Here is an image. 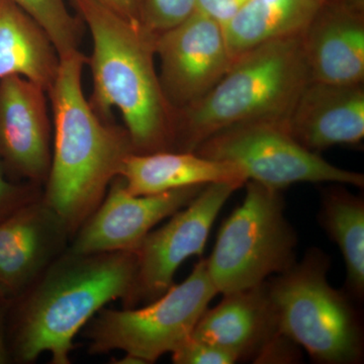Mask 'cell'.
<instances>
[{
  "instance_id": "obj_19",
  "label": "cell",
  "mask_w": 364,
  "mask_h": 364,
  "mask_svg": "<svg viewBox=\"0 0 364 364\" xmlns=\"http://www.w3.org/2000/svg\"><path fill=\"white\" fill-rule=\"evenodd\" d=\"M320 9L316 0H248L222 25L232 57L303 35Z\"/></svg>"
},
{
  "instance_id": "obj_10",
  "label": "cell",
  "mask_w": 364,
  "mask_h": 364,
  "mask_svg": "<svg viewBox=\"0 0 364 364\" xmlns=\"http://www.w3.org/2000/svg\"><path fill=\"white\" fill-rule=\"evenodd\" d=\"M163 92L176 111L214 88L233 63L223 26L200 11L156 36Z\"/></svg>"
},
{
  "instance_id": "obj_22",
  "label": "cell",
  "mask_w": 364,
  "mask_h": 364,
  "mask_svg": "<svg viewBox=\"0 0 364 364\" xmlns=\"http://www.w3.org/2000/svg\"><path fill=\"white\" fill-rule=\"evenodd\" d=\"M196 6L198 0H141V23L158 36L188 20Z\"/></svg>"
},
{
  "instance_id": "obj_30",
  "label": "cell",
  "mask_w": 364,
  "mask_h": 364,
  "mask_svg": "<svg viewBox=\"0 0 364 364\" xmlns=\"http://www.w3.org/2000/svg\"><path fill=\"white\" fill-rule=\"evenodd\" d=\"M321 6H327V4H333V2L337 1V0H316Z\"/></svg>"
},
{
  "instance_id": "obj_12",
  "label": "cell",
  "mask_w": 364,
  "mask_h": 364,
  "mask_svg": "<svg viewBox=\"0 0 364 364\" xmlns=\"http://www.w3.org/2000/svg\"><path fill=\"white\" fill-rule=\"evenodd\" d=\"M47 91L21 76L0 80V165L9 178L44 188L52 160Z\"/></svg>"
},
{
  "instance_id": "obj_14",
  "label": "cell",
  "mask_w": 364,
  "mask_h": 364,
  "mask_svg": "<svg viewBox=\"0 0 364 364\" xmlns=\"http://www.w3.org/2000/svg\"><path fill=\"white\" fill-rule=\"evenodd\" d=\"M294 140L311 152L356 145L364 138L363 85L311 80L284 123Z\"/></svg>"
},
{
  "instance_id": "obj_8",
  "label": "cell",
  "mask_w": 364,
  "mask_h": 364,
  "mask_svg": "<svg viewBox=\"0 0 364 364\" xmlns=\"http://www.w3.org/2000/svg\"><path fill=\"white\" fill-rule=\"evenodd\" d=\"M210 159L239 165L248 179L282 191L301 182H334L363 188L364 176L339 168L317 153L306 150L287 132L284 123L256 122L225 129L195 151Z\"/></svg>"
},
{
  "instance_id": "obj_27",
  "label": "cell",
  "mask_w": 364,
  "mask_h": 364,
  "mask_svg": "<svg viewBox=\"0 0 364 364\" xmlns=\"http://www.w3.org/2000/svg\"><path fill=\"white\" fill-rule=\"evenodd\" d=\"M112 11L135 23H141V0H98Z\"/></svg>"
},
{
  "instance_id": "obj_6",
  "label": "cell",
  "mask_w": 364,
  "mask_h": 364,
  "mask_svg": "<svg viewBox=\"0 0 364 364\" xmlns=\"http://www.w3.org/2000/svg\"><path fill=\"white\" fill-rule=\"evenodd\" d=\"M243 203L227 218L207 265L218 293L263 284L296 263V232L284 215L280 191L246 182Z\"/></svg>"
},
{
  "instance_id": "obj_3",
  "label": "cell",
  "mask_w": 364,
  "mask_h": 364,
  "mask_svg": "<svg viewBox=\"0 0 364 364\" xmlns=\"http://www.w3.org/2000/svg\"><path fill=\"white\" fill-rule=\"evenodd\" d=\"M72 2L92 38L87 64L93 111L109 121L112 109H119L135 154L171 151L177 111L165 97L155 68L156 36L98 0Z\"/></svg>"
},
{
  "instance_id": "obj_21",
  "label": "cell",
  "mask_w": 364,
  "mask_h": 364,
  "mask_svg": "<svg viewBox=\"0 0 364 364\" xmlns=\"http://www.w3.org/2000/svg\"><path fill=\"white\" fill-rule=\"evenodd\" d=\"M37 21L51 39L59 57L78 51L82 21L74 18L64 0H13Z\"/></svg>"
},
{
  "instance_id": "obj_2",
  "label": "cell",
  "mask_w": 364,
  "mask_h": 364,
  "mask_svg": "<svg viewBox=\"0 0 364 364\" xmlns=\"http://www.w3.org/2000/svg\"><path fill=\"white\" fill-rule=\"evenodd\" d=\"M87 57L75 51L60 58L47 95L53 112L52 160L43 198L72 237L104 200L124 160L135 154L123 127L102 119L86 100L82 72Z\"/></svg>"
},
{
  "instance_id": "obj_15",
  "label": "cell",
  "mask_w": 364,
  "mask_h": 364,
  "mask_svg": "<svg viewBox=\"0 0 364 364\" xmlns=\"http://www.w3.org/2000/svg\"><path fill=\"white\" fill-rule=\"evenodd\" d=\"M311 80L364 82V9L342 1L321 6L301 35Z\"/></svg>"
},
{
  "instance_id": "obj_1",
  "label": "cell",
  "mask_w": 364,
  "mask_h": 364,
  "mask_svg": "<svg viewBox=\"0 0 364 364\" xmlns=\"http://www.w3.org/2000/svg\"><path fill=\"white\" fill-rule=\"evenodd\" d=\"M135 252L79 254L64 251L32 286L11 301L6 339L11 363L69 364L73 340L109 301L130 293Z\"/></svg>"
},
{
  "instance_id": "obj_28",
  "label": "cell",
  "mask_w": 364,
  "mask_h": 364,
  "mask_svg": "<svg viewBox=\"0 0 364 364\" xmlns=\"http://www.w3.org/2000/svg\"><path fill=\"white\" fill-rule=\"evenodd\" d=\"M11 301L0 296V364L11 363L7 348L6 325Z\"/></svg>"
},
{
  "instance_id": "obj_25",
  "label": "cell",
  "mask_w": 364,
  "mask_h": 364,
  "mask_svg": "<svg viewBox=\"0 0 364 364\" xmlns=\"http://www.w3.org/2000/svg\"><path fill=\"white\" fill-rule=\"evenodd\" d=\"M298 345L282 332L275 333L256 353L257 363H291L298 359Z\"/></svg>"
},
{
  "instance_id": "obj_20",
  "label": "cell",
  "mask_w": 364,
  "mask_h": 364,
  "mask_svg": "<svg viewBox=\"0 0 364 364\" xmlns=\"http://www.w3.org/2000/svg\"><path fill=\"white\" fill-rule=\"evenodd\" d=\"M321 222L338 245L345 261L347 286L358 299L364 294V203L343 188L328 189Z\"/></svg>"
},
{
  "instance_id": "obj_24",
  "label": "cell",
  "mask_w": 364,
  "mask_h": 364,
  "mask_svg": "<svg viewBox=\"0 0 364 364\" xmlns=\"http://www.w3.org/2000/svg\"><path fill=\"white\" fill-rule=\"evenodd\" d=\"M171 354L176 364H233L239 360L231 352L193 337Z\"/></svg>"
},
{
  "instance_id": "obj_17",
  "label": "cell",
  "mask_w": 364,
  "mask_h": 364,
  "mask_svg": "<svg viewBox=\"0 0 364 364\" xmlns=\"http://www.w3.org/2000/svg\"><path fill=\"white\" fill-rule=\"evenodd\" d=\"M132 195L149 196L188 186L228 183L245 186V170L235 163L210 159L196 152L159 151L132 154L119 176Z\"/></svg>"
},
{
  "instance_id": "obj_7",
  "label": "cell",
  "mask_w": 364,
  "mask_h": 364,
  "mask_svg": "<svg viewBox=\"0 0 364 364\" xmlns=\"http://www.w3.org/2000/svg\"><path fill=\"white\" fill-rule=\"evenodd\" d=\"M217 289L200 260L188 279L140 309H102L85 327L87 352L102 355L114 350L153 363L186 343L207 311Z\"/></svg>"
},
{
  "instance_id": "obj_26",
  "label": "cell",
  "mask_w": 364,
  "mask_h": 364,
  "mask_svg": "<svg viewBox=\"0 0 364 364\" xmlns=\"http://www.w3.org/2000/svg\"><path fill=\"white\" fill-rule=\"evenodd\" d=\"M248 0H198L196 11L224 25Z\"/></svg>"
},
{
  "instance_id": "obj_13",
  "label": "cell",
  "mask_w": 364,
  "mask_h": 364,
  "mask_svg": "<svg viewBox=\"0 0 364 364\" xmlns=\"http://www.w3.org/2000/svg\"><path fill=\"white\" fill-rule=\"evenodd\" d=\"M71 240L61 217L43 196L0 223V296H21Z\"/></svg>"
},
{
  "instance_id": "obj_18",
  "label": "cell",
  "mask_w": 364,
  "mask_h": 364,
  "mask_svg": "<svg viewBox=\"0 0 364 364\" xmlns=\"http://www.w3.org/2000/svg\"><path fill=\"white\" fill-rule=\"evenodd\" d=\"M59 65L44 28L13 0H0V80L21 76L48 91Z\"/></svg>"
},
{
  "instance_id": "obj_23",
  "label": "cell",
  "mask_w": 364,
  "mask_h": 364,
  "mask_svg": "<svg viewBox=\"0 0 364 364\" xmlns=\"http://www.w3.org/2000/svg\"><path fill=\"white\" fill-rule=\"evenodd\" d=\"M42 196L40 186L11 181L0 165V223Z\"/></svg>"
},
{
  "instance_id": "obj_5",
  "label": "cell",
  "mask_w": 364,
  "mask_h": 364,
  "mask_svg": "<svg viewBox=\"0 0 364 364\" xmlns=\"http://www.w3.org/2000/svg\"><path fill=\"white\" fill-rule=\"evenodd\" d=\"M329 259L311 249L299 263L267 282L279 331L321 363L360 360L363 334L353 308L327 280Z\"/></svg>"
},
{
  "instance_id": "obj_9",
  "label": "cell",
  "mask_w": 364,
  "mask_h": 364,
  "mask_svg": "<svg viewBox=\"0 0 364 364\" xmlns=\"http://www.w3.org/2000/svg\"><path fill=\"white\" fill-rule=\"evenodd\" d=\"M237 189L233 184H208L166 224L143 239L135 251V279L123 301L124 309L146 305L161 296L173 286L182 263L191 256L203 255L215 218Z\"/></svg>"
},
{
  "instance_id": "obj_29",
  "label": "cell",
  "mask_w": 364,
  "mask_h": 364,
  "mask_svg": "<svg viewBox=\"0 0 364 364\" xmlns=\"http://www.w3.org/2000/svg\"><path fill=\"white\" fill-rule=\"evenodd\" d=\"M116 363L119 364H145L141 359L135 358V356L130 355V354H126L124 358L119 359L116 361Z\"/></svg>"
},
{
  "instance_id": "obj_16",
  "label": "cell",
  "mask_w": 364,
  "mask_h": 364,
  "mask_svg": "<svg viewBox=\"0 0 364 364\" xmlns=\"http://www.w3.org/2000/svg\"><path fill=\"white\" fill-rule=\"evenodd\" d=\"M279 332L267 282L225 294L219 305L205 311L191 337L221 347L237 358L256 355Z\"/></svg>"
},
{
  "instance_id": "obj_11",
  "label": "cell",
  "mask_w": 364,
  "mask_h": 364,
  "mask_svg": "<svg viewBox=\"0 0 364 364\" xmlns=\"http://www.w3.org/2000/svg\"><path fill=\"white\" fill-rule=\"evenodd\" d=\"M207 186L135 196L121 176L109 184L102 202L69 242L72 253L135 252L158 223L186 207Z\"/></svg>"
},
{
  "instance_id": "obj_4",
  "label": "cell",
  "mask_w": 364,
  "mask_h": 364,
  "mask_svg": "<svg viewBox=\"0 0 364 364\" xmlns=\"http://www.w3.org/2000/svg\"><path fill=\"white\" fill-rule=\"evenodd\" d=\"M310 81L301 36L239 55L212 90L177 111L171 151L195 152L210 136L236 124L286 123Z\"/></svg>"
}]
</instances>
